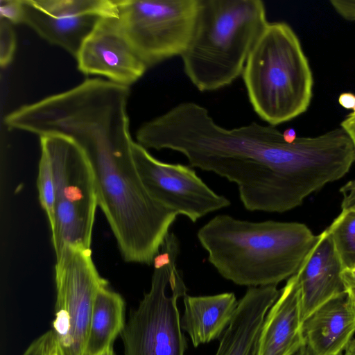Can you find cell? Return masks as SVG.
I'll use <instances>...</instances> for the list:
<instances>
[{"instance_id": "6da1fadb", "label": "cell", "mask_w": 355, "mask_h": 355, "mask_svg": "<svg viewBox=\"0 0 355 355\" xmlns=\"http://www.w3.org/2000/svg\"><path fill=\"white\" fill-rule=\"evenodd\" d=\"M136 139L146 149L180 152L191 166L236 183L244 207L253 211L291 210L350 167L347 144L337 130L288 142L270 125L223 128L194 102L144 123Z\"/></svg>"}, {"instance_id": "7a4b0ae2", "label": "cell", "mask_w": 355, "mask_h": 355, "mask_svg": "<svg viewBox=\"0 0 355 355\" xmlns=\"http://www.w3.org/2000/svg\"><path fill=\"white\" fill-rule=\"evenodd\" d=\"M67 135L90 162L98 206L123 259L150 265L178 214L155 200L145 187L132 157L129 119L115 110L92 109L70 123Z\"/></svg>"}, {"instance_id": "3957f363", "label": "cell", "mask_w": 355, "mask_h": 355, "mask_svg": "<svg viewBox=\"0 0 355 355\" xmlns=\"http://www.w3.org/2000/svg\"><path fill=\"white\" fill-rule=\"evenodd\" d=\"M197 237L223 277L257 287L277 286L295 274L318 235L300 223H254L222 214L200 228Z\"/></svg>"}, {"instance_id": "277c9868", "label": "cell", "mask_w": 355, "mask_h": 355, "mask_svg": "<svg viewBox=\"0 0 355 355\" xmlns=\"http://www.w3.org/2000/svg\"><path fill=\"white\" fill-rule=\"evenodd\" d=\"M267 24L261 0H198L193 33L181 55L185 74L200 92L230 85Z\"/></svg>"}, {"instance_id": "5b68a950", "label": "cell", "mask_w": 355, "mask_h": 355, "mask_svg": "<svg viewBox=\"0 0 355 355\" xmlns=\"http://www.w3.org/2000/svg\"><path fill=\"white\" fill-rule=\"evenodd\" d=\"M242 76L254 111L270 125L298 116L311 101L312 71L297 35L286 23L268 22Z\"/></svg>"}, {"instance_id": "8992f818", "label": "cell", "mask_w": 355, "mask_h": 355, "mask_svg": "<svg viewBox=\"0 0 355 355\" xmlns=\"http://www.w3.org/2000/svg\"><path fill=\"white\" fill-rule=\"evenodd\" d=\"M180 252V241L170 232L154 259L150 288L121 334L125 355H184L178 301L187 295V287L177 268Z\"/></svg>"}, {"instance_id": "52a82bcc", "label": "cell", "mask_w": 355, "mask_h": 355, "mask_svg": "<svg viewBox=\"0 0 355 355\" xmlns=\"http://www.w3.org/2000/svg\"><path fill=\"white\" fill-rule=\"evenodd\" d=\"M53 171L55 201L51 239L55 255L67 246L90 249L98 198L95 176L81 147L58 135L40 137Z\"/></svg>"}, {"instance_id": "ba28073f", "label": "cell", "mask_w": 355, "mask_h": 355, "mask_svg": "<svg viewBox=\"0 0 355 355\" xmlns=\"http://www.w3.org/2000/svg\"><path fill=\"white\" fill-rule=\"evenodd\" d=\"M121 26L148 69L180 56L191 39L198 0H116Z\"/></svg>"}, {"instance_id": "9c48e42d", "label": "cell", "mask_w": 355, "mask_h": 355, "mask_svg": "<svg viewBox=\"0 0 355 355\" xmlns=\"http://www.w3.org/2000/svg\"><path fill=\"white\" fill-rule=\"evenodd\" d=\"M55 257V348L60 355H83L94 303L107 282L98 273L91 249L67 246Z\"/></svg>"}, {"instance_id": "30bf717a", "label": "cell", "mask_w": 355, "mask_h": 355, "mask_svg": "<svg viewBox=\"0 0 355 355\" xmlns=\"http://www.w3.org/2000/svg\"><path fill=\"white\" fill-rule=\"evenodd\" d=\"M132 157L150 195L178 215L195 223L211 212L230 205V201L211 189L190 166L162 162L134 141Z\"/></svg>"}, {"instance_id": "8fae6325", "label": "cell", "mask_w": 355, "mask_h": 355, "mask_svg": "<svg viewBox=\"0 0 355 355\" xmlns=\"http://www.w3.org/2000/svg\"><path fill=\"white\" fill-rule=\"evenodd\" d=\"M76 59L82 73L104 76L127 87L148 69L125 34L118 17H101Z\"/></svg>"}, {"instance_id": "7c38bea8", "label": "cell", "mask_w": 355, "mask_h": 355, "mask_svg": "<svg viewBox=\"0 0 355 355\" xmlns=\"http://www.w3.org/2000/svg\"><path fill=\"white\" fill-rule=\"evenodd\" d=\"M343 270L325 229L294 274L300 291L302 322L322 304L345 291L340 275Z\"/></svg>"}, {"instance_id": "4fadbf2b", "label": "cell", "mask_w": 355, "mask_h": 355, "mask_svg": "<svg viewBox=\"0 0 355 355\" xmlns=\"http://www.w3.org/2000/svg\"><path fill=\"white\" fill-rule=\"evenodd\" d=\"M302 324L300 291L293 275L265 317L257 355H291L305 342Z\"/></svg>"}, {"instance_id": "5bb4252c", "label": "cell", "mask_w": 355, "mask_h": 355, "mask_svg": "<svg viewBox=\"0 0 355 355\" xmlns=\"http://www.w3.org/2000/svg\"><path fill=\"white\" fill-rule=\"evenodd\" d=\"M312 355H340L355 332V303L344 291L330 299L302 324Z\"/></svg>"}, {"instance_id": "9a60e30c", "label": "cell", "mask_w": 355, "mask_h": 355, "mask_svg": "<svg viewBox=\"0 0 355 355\" xmlns=\"http://www.w3.org/2000/svg\"><path fill=\"white\" fill-rule=\"evenodd\" d=\"M279 295L276 285L249 287L239 302L215 355H257L265 317Z\"/></svg>"}, {"instance_id": "2e32d148", "label": "cell", "mask_w": 355, "mask_h": 355, "mask_svg": "<svg viewBox=\"0 0 355 355\" xmlns=\"http://www.w3.org/2000/svg\"><path fill=\"white\" fill-rule=\"evenodd\" d=\"M180 327L195 347L218 338L232 322L239 306L234 293L183 297Z\"/></svg>"}, {"instance_id": "e0dca14e", "label": "cell", "mask_w": 355, "mask_h": 355, "mask_svg": "<svg viewBox=\"0 0 355 355\" xmlns=\"http://www.w3.org/2000/svg\"><path fill=\"white\" fill-rule=\"evenodd\" d=\"M25 24L49 43L58 46L75 58L83 42L100 19L98 15L56 17L49 15L22 0Z\"/></svg>"}, {"instance_id": "ac0fdd59", "label": "cell", "mask_w": 355, "mask_h": 355, "mask_svg": "<svg viewBox=\"0 0 355 355\" xmlns=\"http://www.w3.org/2000/svg\"><path fill=\"white\" fill-rule=\"evenodd\" d=\"M124 313L125 302L118 293L107 286L99 290L83 355H97L112 347L113 341L125 327Z\"/></svg>"}, {"instance_id": "d6986e66", "label": "cell", "mask_w": 355, "mask_h": 355, "mask_svg": "<svg viewBox=\"0 0 355 355\" xmlns=\"http://www.w3.org/2000/svg\"><path fill=\"white\" fill-rule=\"evenodd\" d=\"M35 7L56 17L85 15L117 17L116 0H29Z\"/></svg>"}, {"instance_id": "ffe728a7", "label": "cell", "mask_w": 355, "mask_h": 355, "mask_svg": "<svg viewBox=\"0 0 355 355\" xmlns=\"http://www.w3.org/2000/svg\"><path fill=\"white\" fill-rule=\"evenodd\" d=\"M343 269L355 266V211L343 209L327 228Z\"/></svg>"}, {"instance_id": "44dd1931", "label": "cell", "mask_w": 355, "mask_h": 355, "mask_svg": "<svg viewBox=\"0 0 355 355\" xmlns=\"http://www.w3.org/2000/svg\"><path fill=\"white\" fill-rule=\"evenodd\" d=\"M37 187L40 204L46 214L50 227H51L54 221L55 184L50 159L43 150H41L40 153Z\"/></svg>"}, {"instance_id": "7402d4cb", "label": "cell", "mask_w": 355, "mask_h": 355, "mask_svg": "<svg viewBox=\"0 0 355 355\" xmlns=\"http://www.w3.org/2000/svg\"><path fill=\"white\" fill-rule=\"evenodd\" d=\"M16 48L15 33L12 24L1 19L0 21V65L7 67L12 60Z\"/></svg>"}, {"instance_id": "603a6c76", "label": "cell", "mask_w": 355, "mask_h": 355, "mask_svg": "<svg viewBox=\"0 0 355 355\" xmlns=\"http://www.w3.org/2000/svg\"><path fill=\"white\" fill-rule=\"evenodd\" d=\"M0 16L11 24L23 23L24 5L22 0H1Z\"/></svg>"}, {"instance_id": "cb8c5ba5", "label": "cell", "mask_w": 355, "mask_h": 355, "mask_svg": "<svg viewBox=\"0 0 355 355\" xmlns=\"http://www.w3.org/2000/svg\"><path fill=\"white\" fill-rule=\"evenodd\" d=\"M55 345L53 333L51 329L36 338L22 355H50Z\"/></svg>"}, {"instance_id": "d4e9b609", "label": "cell", "mask_w": 355, "mask_h": 355, "mask_svg": "<svg viewBox=\"0 0 355 355\" xmlns=\"http://www.w3.org/2000/svg\"><path fill=\"white\" fill-rule=\"evenodd\" d=\"M330 3L343 19L355 21V0H331Z\"/></svg>"}, {"instance_id": "484cf974", "label": "cell", "mask_w": 355, "mask_h": 355, "mask_svg": "<svg viewBox=\"0 0 355 355\" xmlns=\"http://www.w3.org/2000/svg\"><path fill=\"white\" fill-rule=\"evenodd\" d=\"M343 195L341 209H349L355 206V180L347 182L340 189Z\"/></svg>"}, {"instance_id": "4316f807", "label": "cell", "mask_w": 355, "mask_h": 355, "mask_svg": "<svg viewBox=\"0 0 355 355\" xmlns=\"http://www.w3.org/2000/svg\"><path fill=\"white\" fill-rule=\"evenodd\" d=\"M340 275L345 292L355 303V266L344 268Z\"/></svg>"}, {"instance_id": "83f0119b", "label": "cell", "mask_w": 355, "mask_h": 355, "mask_svg": "<svg viewBox=\"0 0 355 355\" xmlns=\"http://www.w3.org/2000/svg\"><path fill=\"white\" fill-rule=\"evenodd\" d=\"M340 128L351 139L355 151V113H349L340 123Z\"/></svg>"}, {"instance_id": "f1b7e54d", "label": "cell", "mask_w": 355, "mask_h": 355, "mask_svg": "<svg viewBox=\"0 0 355 355\" xmlns=\"http://www.w3.org/2000/svg\"><path fill=\"white\" fill-rule=\"evenodd\" d=\"M338 103L345 109H351L355 113V94L352 92H343L338 97Z\"/></svg>"}, {"instance_id": "f546056e", "label": "cell", "mask_w": 355, "mask_h": 355, "mask_svg": "<svg viewBox=\"0 0 355 355\" xmlns=\"http://www.w3.org/2000/svg\"><path fill=\"white\" fill-rule=\"evenodd\" d=\"M291 355H312L306 344L304 342Z\"/></svg>"}, {"instance_id": "4dcf8cb0", "label": "cell", "mask_w": 355, "mask_h": 355, "mask_svg": "<svg viewBox=\"0 0 355 355\" xmlns=\"http://www.w3.org/2000/svg\"><path fill=\"white\" fill-rule=\"evenodd\" d=\"M282 133L285 140L288 142H293L297 138L296 132L293 128H288Z\"/></svg>"}, {"instance_id": "1f68e13d", "label": "cell", "mask_w": 355, "mask_h": 355, "mask_svg": "<svg viewBox=\"0 0 355 355\" xmlns=\"http://www.w3.org/2000/svg\"><path fill=\"white\" fill-rule=\"evenodd\" d=\"M340 355H355V339H352L346 348L344 349V354Z\"/></svg>"}, {"instance_id": "d6a6232c", "label": "cell", "mask_w": 355, "mask_h": 355, "mask_svg": "<svg viewBox=\"0 0 355 355\" xmlns=\"http://www.w3.org/2000/svg\"><path fill=\"white\" fill-rule=\"evenodd\" d=\"M97 355H115L112 349V347L107 349L104 352Z\"/></svg>"}, {"instance_id": "836d02e7", "label": "cell", "mask_w": 355, "mask_h": 355, "mask_svg": "<svg viewBox=\"0 0 355 355\" xmlns=\"http://www.w3.org/2000/svg\"><path fill=\"white\" fill-rule=\"evenodd\" d=\"M50 355H60L56 350L55 345L51 351Z\"/></svg>"}, {"instance_id": "e575fe53", "label": "cell", "mask_w": 355, "mask_h": 355, "mask_svg": "<svg viewBox=\"0 0 355 355\" xmlns=\"http://www.w3.org/2000/svg\"><path fill=\"white\" fill-rule=\"evenodd\" d=\"M352 209V210H353V211H355V206H354V207H352V208H351V209Z\"/></svg>"}]
</instances>
